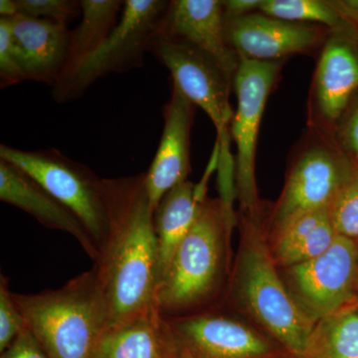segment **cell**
<instances>
[{"label": "cell", "instance_id": "obj_1", "mask_svg": "<svg viewBox=\"0 0 358 358\" xmlns=\"http://www.w3.org/2000/svg\"><path fill=\"white\" fill-rule=\"evenodd\" d=\"M109 231L95 270L110 326L157 307L159 251L145 173L103 179Z\"/></svg>", "mask_w": 358, "mask_h": 358}, {"label": "cell", "instance_id": "obj_2", "mask_svg": "<svg viewBox=\"0 0 358 358\" xmlns=\"http://www.w3.org/2000/svg\"><path fill=\"white\" fill-rule=\"evenodd\" d=\"M13 298L34 336L50 358H95L110 324L109 313L95 268L62 288Z\"/></svg>", "mask_w": 358, "mask_h": 358}, {"label": "cell", "instance_id": "obj_3", "mask_svg": "<svg viewBox=\"0 0 358 358\" xmlns=\"http://www.w3.org/2000/svg\"><path fill=\"white\" fill-rule=\"evenodd\" d=\"M231 229L220 200H205L160 279L157 305L164 317L209 300L220 284Z\"/></svg>", "mask_w": 358, "mask_h": 358}, {"label": "cell", "instance_id": "obj_4", "mask_svg": "<svg viewBox=\"0 0 358 358\" xmlns=\"http://www.w3.org/2000/svg\"><path fill=\"white\" fill-rule=\"evenodd\" d=\"M240 303L294 358H303L315 324L305 317L275 270L262 235L250 226L234 282Z\"/></svg>", "mask_w": 358, "mask_h": 358}, {"label": "cell", "instance_id": "obj_5", "mask_svg": "<svg viewBox=\"0 0 358 358\" xmlns=\"http://www.w3.org/2000/svg\"><path fill=\"white\" fill-rule=\"evenodd\" d=\"M167 6L169 2L162 0H124L119 23L110 36L70 77L52 88L54 100L70 102L103 77L141 68Z\"/></svg>", "mask_w": 358, "mask_h": 358}, {"label": "cell", "instance_id": "obj_6", "mask_svg": "<svg viewBox=\"0 0 358 358\" xmlns=\"http://www.w3.org/2000/svg\"><path fill=\"white\" fill-rule=\"evenodd\" d=\"M0 159L17 166L69 208L100 249L109 231L103 179L55 148L22 150L0 145Z\"/></svg>", "mask_w": 358, "mask_h": 358}, {"label": "cell", "instance_id": "obj_7", "mask_svg": "<svg viewBox=\"0 0 358 358\" xmlns=\"http://www.w3.org/2000/svg\"><path fill=\"white\" fill-rule=\"evenodd\" d=\"M150 52L171 72L173 86L213 122L218 136L219 171L235 169L229 131L234 117L229 102L233 82L210 56L182 40L157 35Z\"/></svg>", "mask_w": 358, "mask_h": 358}, {"label": "cell", "instance_id": "obj_8", "mask_svg": "<svg viewBox=\"0 0 358 358\" xmlns=\"http://www.w3.org/2000/svg\"><path fill=\"white\" fill-rule=\"evenodd\" d=\"M285 268V284L312 324L358 306V242L355 240L338 235L322 255Z\"/></svg>", "mask_w": 358, "mask_h": 358}, {"label": "cell", "instance_id": "obj_9", "mask_svg": "<svg viewBox=\"0 0 358 358\" xmlns=\"http://www.w3.org/2000/svg\"><path fill=\"white\" fill-rule=\"evenodd\" d=\"M235 74L238 105L231 124V134L237 145L236 188L244 210L253 216L257 207L255 155L257 138L268 96L281 62H265L239 57Z\"/></svg>", "mask_w": 358, "mask_h": 358}, {"label": "cell", "instance_id": "obj_10", "mask_svg": "<svg viewBox=\"0 0 358 358\" xmlns=\"http://www.w3.org/2000/svg\"><path fill=\"white\" fill-rule=\"evenodd\" d=\"M169 322L179 350L190 358H294L275 339L225 315L205 313Z\"/></svg>", "mask_w": 358, "mask_h": 358}, {"label": "cell", "instance_id": "obj_11", "mask_svg": "<svg viewBox=\"0 0 358 358\" xmlns=\"http://www.w3.org/2000/svg\"><path fill=\"white\" fill-rule=\"evenodd\" d=\"M352 169L326 148L307 150L289 174L275 208V230L301 214L329 208Z\"/></svg>", "mask_w": 358, "mask_h": 358}, {"label": "cell", "instance_id": "obj_12", "mask_svg": "<svg viewBox=\"0 0 358 358\" xmlns=\"http://www.w3.org/2000/svg\"><path fill=\"white\" fill-rule=\"evenodd\" d=\"M157 35L193 45L210 56L231 81H234L240 58L231 48L226 37L222 1L174 0L169 2Z\"/></svg>", "mask_w": 358, "mask_h": 358}, {"label": "cell", "instance_id": "obj_13", "mask_svg": "<svg viewBox=\"0 0 358 358\" xmlns=\"http://www.w3.org/2000/svg\"><path fill=\"white\" fill-rule=\"evenodd\" d=\"M225 29L228 43L239 57L265 62L308 50L322 37V31L315 26L263 13L225 20Z\"/></svg>", "mask_w": 358, "mask_h": 358}, {"label": "cell", "instance_id": "obj_14", "mask_svg": "<svg viewBox=\"0 0 358 358\" xmlns=\"http://www.w3.org/2000/svg\"><path fill=\"white\" fill-rule=\"evenodd\" d=\"M195 106L176 87L164 110V124L159 148L147 173L145 187L152 208L190 173V131Z\"/></svg>", "mask_w": 358, "mask_h": 358}, {"label": "cell", "instance_id": "obj_15", "mask_svg": "<svg viewBox=\"0 0 358 358\" xmlns=\"http://www.w3.org/2000/svg\"><path fill=\"white\" fill-rule=\"evenodd\" d=\"M0 200L26 212L49 229L68 233L92 260H98V247L77 216L24 171L3 159H0Z\"/></svg>", "mask_w": 358, "mask_h": 358}, {"label": "cell", "instance_id": "obj_16", "mask_svg": "<svg viewBox=\"0 0 358 358\" xmlns=\"http://www.w3.org/2000/svg\"><path fill=\"white\" fill-rule=\"evenodd\" d=\"M9 20L14 46L27 80L53 88L64 71L71 29L68 26L21 14Z\"/></svg>", "mask_w": 358, "mask_h": 358}, {"label": "cell", "instance_id": "obj_17", "mask_svg": "<svg viewBox=\"0 0 358 358\" xmlns=\"http://www.w3.org/2000/svg\"><path fill=\"white\" fill-rule=\"evenodd\" d=\"M178 352L169 320L155 307L108 327L95 358H174Z\"/></svg>", "mask_w": 358, "mask_h": 358}, {"label": "cell", "instance_id": "obj_18", "mask_svg": "<svg viewBox=\"0 0 358 358\" xmlns=\"http://www.w3.org/2000/svg\"><path fill=\"white\" fill-rule=\"evenodd\" d=\"M219 152L214 148L208 169L199 185L185 180L166 193L154 212L159 251V282L176 249L196 221L209 176L218 166Z\"/></svg>", "mask_w": 358, "mask_h": 358}, {"label": "cell", "instance_id": "obj_19", "mask_svg": "<svg viewBox=\"0 0 358 358\" xmlns=\"http://www.w3.org/2000/svg\"><path fill=\"white\" fill-rule=\"evenodd\" d=\"M355 37L336 33L327 42L317 71V99L322 117H343L358 90V49Z\"/></svg>", "mask_w": 358, "mask_h": 358}, {"label": "cell", "instance_id": "obj_20", "mask_svg": "<svg viewBox=\"0 0 358 358\" xmlns=\"http://www.w3.org/2000/svg\"><path fill=\"white\" fill-rule=\"evenodd\" d=\"M275 234L271 253L282 268L317 258L331 248L338 236L329 208L301 214L275 230Z\"/></svg>", "mask_w": 358, "mask_h": 358}, {"label": "cell", "instance_id": "obj_21", "mask_svg": "<svg viewBox=\"0 0 358 358\" xmlns=\"http://www.w3.org/2000/svg\"><path fill=\"white\" fill-rule=\"evenodd\" d=\"M80 3L82 20L70 31L67 61L58 82L70 77L107 40L119 23L124 1L81 0Z\"/></svg>", "mask_w": 358, "mask_h": 358}, {"label": "cell", "instance_id": "obj_22", "mask_svg": "<svg viewBox=\"0 0 358 358\" xmlns=\"http://www.w3.org/2000/svg\"><path fill=\"white\" fill-rule=\"evenodd\" d=\"M303 358H358V306L317 322Z\"/></svg>", "mask_w": 358, "mask_h": 358}, {"label": "cell", "instance_id": "obj_23", "mask_svg": "<svg viewBox=\"0 0 358 358\" xmlns=\"http://www.w3.org/2000/svg\"><path fill=\"white\" fill-rule=\"evenodd\" d=\"M261 13L289 22H315L333 28L336 33L355 37L357 28L343 20L326 0H264Z\"/></svg>", "mask_w": 358, "mask_h": 358}, {"label": "cell", "instance_id": "obj_24", "mask_svg": "<svg viewBox=\"0 0 358 358\" xmlns=\"http://www.w3.org/2000/svg\"><path fill=\"white\" fill-rule=\"evenodd\" d=\"M329 215L336 235L358 241V166L334 197Z\"/></svg>", "mask_w": 358, "mask_h": 358}, {"label": "cell", "instance_id": "obj_25", "mask_svg": "<svg viewBox=\"0 0 358 358\" xmlns=\"http://www.w3.org/2000/svg\"><path fill=\"white\" fill-rule=\"evenodd\" d=\"M17 14L69 25L82 14L76 0H15Z\"/></svg>", "mask_w": 358, "mask_h": 358}, {"label": "cell", "instance_id": "obj_26", "mask_svg": "<svg viewBox=\"0 0 358 358\" xmlns=\"http://www.w3.org/2000/svg\"><path fill=\"white\" fill-rule=\"evenodd\" d=\"M26 329L24 317L4 275L0 277V352H6Z\"/></svg>", "mask_w": 358, "mask_h": 358}, {"label": "cell", "instance_id": "obj_27", "mask_svg": "<svg viewBox=\"0 0 358 358\" xmlns=\"http://www.w3.org/2000/svg\"><path fill=\"white\" fill-rule=\"evenodd\" d=\"M27 81L22 63L14 46L9 18H0V86L1 89Z\"/></svg>", "mask_w": 358, "mask_h": 358}, {"label": "cell", "instance_id": "obj_28", "mask_svg": "<svg viewBox=\"0 0 358 358\" xmlns=\"http://www.w3.org/2000/svg\"><path fill=\"white\" fill-rule=\"evenodd\" d=\"M0 358H50L37 339L27 329L16 338L13 345L1 353Z\"/></svg>", "mask_w": 358, "mask_h": 358}, {"label": "cell", "instance_id": "obj_29", "mask_svg": "<svg viewBox=\"0 0 358 358\" xmlns=\"http://www.w3.org/2000/svg\"><path fill=\"white\" fill-rule=\"evenodd\" d=\"M225 20H236L260 9L262 0H227L222 1Z\"/></svg>", "mask_w": 358, "mask_h": 358}, {"label": "cell", "instance_id": "obj_30", "mask_svg": "<svg viewBox=\"0 0 358 358\" xmlns=\"http://www.w3.org/2000/svg\"><path fill=\"white\" fill-rule=\"evenodd\" d=\"M343 143L358 162V103L346 122L343 129Z\"/></svg>", "mask_w": 358, "mask_h": 358}, {"label": "cell", "instance_id": "obj_31", "mask_svg": "<svg viewBox=\"0 0 358 358\" xmlns=\"http://www.w3.org/2000/svg\"><path fill=\"white\" fill-rule=\"evenodd\" d=\"M329 2L343 20L357 29L358 0H333Z\"/></svg>", "mask_w": 358, "mask_h": 358}, {"label": "cell", "instance_id": "obj_32", "mask_svg": "<svg viewBox=\"0 0 358 358\" xmlns=\"http://www.w3.org/2000/svg\"><path fill=\"white\" fill-rule=\"evenodd\" d=\"M0 15L4 18L17 15L15 0H0Z\"/></svg>", "mask_w": 358, "mask_h": 358}, {"label": "cell", "instance_id": "obj_33", "mask_svg": "<svg viewBox=\"0 0 358 358\" xmlns=\"http://www.w3.org/2000/svg\"><path fill=\"white\" fill-rule=\"evenodd\" d=\"M174 358H190V357H188V355H186L185 352H181L180 350H179L178 355H176V357Z\"/></svg>", "mask_w": 358, "mask_h": 358}, {"label": "cell", "instance_id": "obj_34", "mask_svg": "<svg viewBox=\"0 0 358 358\" xmlns=\"http://www.w3.org/2000/svg\"><path fill=\"white\" fill-rule=\"evenodd\" d=\"M357 305H358V289H357Z\"/></svg>", "mask_w": 358, "mask_h": 358}]
</instances>
